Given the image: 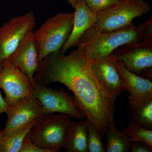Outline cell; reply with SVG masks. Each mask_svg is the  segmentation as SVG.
<instances>
[{
    "label": "cell",
    "instance_id": "obj_23",
    "mask_svg": "<svg viewBox=\"0 0 152 152\" xmlns=\"http://www.w3.org/2000/svg\"><path fill=\"white\" fill-rule=\"evenodd\" d=\"M131 152H152V148L140 142H132L130 145Z\"/></svg>",
    "mask_w": 152,
    "mask_h": 152
},
{
    "label": "cell",
    "instance_id": "obj_3",
    "mask_svg": "<svg viewBox=\"0 0 152 152\" xmlns=\"http://www.w3.org/2000/svg\"><path fill=\"white\" fill-rule=\"evenodd\" d=\"M72 118L61 113L42 115L28 133L29 140L48 152H58L63 147L67 127Z\"/></svg>",
    "mask_w": 152,
    "mask_h": 152
},
{
    "label": "cell",
    "instance_id": "obj_12",
    "mask_svg": "<svg viewBox=\"0 0 152 152\" xmlns=\"http://www.w3.org/2000/svg\"><path fill=\"white\" fill-rule=\"evenodd\" d=\"M94 70L106 90L115 96L127 91L111 55L92 60Z\"/></svg>",
    "mask_w": 152,
    "mask_h": 152
},
{
    "label": "cell",
    "instance_id": "obj_21",
    "mask_svg": "<svg viewBox=\"0 0 152 152\" xmlns=\"http://www.w3.org/2000/svg\"><path fill=\"white\" fill-rule=\"evenodd\" d=\"M88 8L97 15L116 3L119 0H83Z\"/></svg>",
    "mask_w": 152,
    "mask_h": 152
},
{
    "label": "cell",
    "instance_id": "obj_24",
    "mask_svg": "<svg viewBox=\"0 0 152 152\" xmlns=\"http://www.w3.org/2000/svg\"><path fill=\"white\" fill-rule=\"evenodd\" d=\"M3 61L0 60V70L2 66ZM8 107V106L6 103L4 99H3L1 93L0 92V114L2 113H5Z\"/></svg>",
    "mask_w": 152,
    "mask_h": 152
},
{
    "label": "cell",
    "instance_id": "obj_8",
    "mask_svg": "<svg viewBox=\"0 0 152 152\" xmlns=\"http://www.w3.org/2000/svg\"><path fill=\"white\" fill-rule=\"evenodd\" d=\"M36 26L32 12L13 18L0 28V60L7 59L22 39Z\"/></svg>",
    "mask_w": 152,
    "mask_h": 152
},
{
    "label": "cell",
    "instance_id": "obj_15",
    "mask_svg": "<svg viewBox=\"0 0 152 152\" xmlns=\"http://www.w3.org/2000/svg\"><path fill=\"white\" fill-rule=\"evenodd\" d=\"M87 120L76 122L70 121L66 130L63 147L67 152H88Z\"/></svg>",
    "mask_w": 152,
    "mask_h": 152
},
{
    "label": "cell",
    "instance_id": "obj_9",
    "mask_svg": "<svg viewBox=\"0 0 152 152\" xmlns=\"http://www.w3.org/2000/svg\"><path fill=\"white\" fill-rule=\"evenodd\" d=\"M34 81L27 74L7 59L3 61L0 70V88L5 94V101L11 106L22 98L30 96Z\"/></svg>",
    "mask_w": 152,
    "mask_h": 152
},
{
    "label": "cell",
    "instance_id": "obj_11",
    "mask_svg": "<svg viewBox=\"0 0 152 152\" xmlns=\"http://www.w3.org/2000/svg\"><path fill=\"white\" fill-rule=\"evenodd\" d=\"M39 47L31 30L20 42L7 59L14 66L27 74L34 81V74L39 65Z\"/></svg>",
    "mask_w": 152,
    "mask_h": 152
},
{
    "label": "cell",
    "instance_id": "obj_7",
    "mask_svg": "<svg viewBox=\"0 0 152 152\" xmlns=\"http://www.w3.org/2000/svg\"><path fill=\"white\" fill-rule=\"evenodd\" d=\"M111 55L128 70L140 76L142 71L152 67V37L125 44Z\"/></svg>",
    "mask_w": 152,
    "mask_h": 152
},
{
    "label": "cell",
    "instance_id": "obj_26",
    "mask_svg": "<svg viewBox=\"0 0 152 152\" xmlns=\"http://www.w3.org/2000/svg\"><path fill=\"white\" fill-rule=\"evenodd\" d=\"M3 137H4V134H3V130L0 131V152H1V142L2 140Z\"/></svg>",
    "mask_w": 152,
    "mask_h": 152
},
{
    "label": "cell",
    "instance_id": "obj_2",
    "mask_svg": "<svg viewBox=\"0 0 152 152\" xmlns=\"http://www.w3.org/2000/svg\"><path fill=\"white\" fill-rule=\"evenodd\" d=\"M152 36V18L140 26L133 24L116 31H104L89 28L80 39L77 48L92 60L111 54L115 49L127 43Z\"/></svg>",
    "mask_w": 152,
    "mask_h": 152
},
{
    "label": "cell",
    "instance_id": "obj_4",
    "mask_svg": "<svg viewBox=\"0 0 152 152\" xmlns=\"http://www.w3.org/2000/svg\"><path fill=\"white\" fill-rule=\"evenodd\" d=\"M74 17V12L58 13L34 31L39 47V64L47 55L61 48L72 32Z\"/></svg>",
    "mask_w": 152,
    "mask_h": 152
},
{
    "label": "cell",
    "instance_id": "obj_5",
    "mask_svg": "<svg viewBox=\"0 0 152 152\" xmlns=\"http://www.w3.org/2000/svg\"><path fill=\"white\" fill-rule=\"evenodd\" d=\"M151 10L144 0H119L109 8L97 14L96 29L104 31L121 29L133 24L137 18H141Z\"/></svg>",
    "mask_w": 152,
    "mask_h": 152
},
{
    "label": "cell",
    "instance_id": "obj_6",
    "mask_svg": "<svg viewBox=\"0 0 152 152\" xmlns=\"http://www.w3.org/2000/svg\"><path fill=\"white\" fill-rule=\"evenodd\" d=\"M30 94L40 103L44 114L61 113L69 114L77 119L86 118L74 96L65 91L64 88L54 90L34 83Z\"/></svg>",
    "mask_w": 152,
    "mask_h": 152
},
{
    "label": "cell",
    "instance_id": "obj_25",
    "mask_svg": "<svg viewBox=\"0 0 152 152\" xmlns=\"http://www.w3.org/2000/svg\"><path fill=\"white\" fill-rule=\"evenodd\" d=\"M66 1L70 4L71 6L73 8H75V7L80 0H66Z\"/></svg>",
    "mask_w": 152,
    "mask_h": 152
},
{
    "label": "cell",
    "instance_id": "obj_19",
    "mask_svg": "<svg viewBox=\"0 0 152 152\" xmlns=\"http://www.w3.org/2000/svg\"><path fill=\"white\" fill-rule=\"evenodd\" d=\"M121 132L131 142H140L152 148V130L129 124Z\"/></svg>",
    "mask_w": 152,
    "mask_h": 152
},
{
    "label": "cell",
    "instance_id": "obj_22",
    "mask_svg": "<svg viewBox=\"0 0 152 152\" xmlns=\"http://www.w3.org/2000/svg\"><path fill=\"white\" fill-rule=\"evenodd\" d=\"M20 152H48L45 150L40 148L32 143L27 135L24 140Z\"/></svg>",
    "mask_w": 152,
    "mask_h": 152
},
{
    "label": "cell",
    "instance_id": "obj_18",
    "mask_svg": "<svg viewBox=\"0 0 152 152\" xmlns=\"http://www.w3.org/2000/svg\"><path fill=\"white\" fill-rule=\"evenodd\" d=\"M38 118L20 128L10 134L3 137L1 142V152H20L25 137Z\"/></svg>",
    "mask_w": 152,
    "mask_h": 152
},
{
    "label": "cell",
    "instance_id": "obj_13",
    "mask_svg": "<svg viewBox=\"0 0 152 152\" xmlns=\"http://www.w3.org/2000/svg\"><path fill=\"white\" fill-rule=\"evenodd\" d=\"M112 57L128 91L129 92L127 97L129 105L152 97V82L151 80L131 72L124 67L120 61Z\"/></svg>",
    "mask_w": 152,
    "mask_h": 152
},
{
    "label": "cell",
    "instance_id": "obj_20",
    "mask_svg": "<svg viewBox=\"0 0 152 152\" xmlns=\"http://www.w3.org/2000/svg\"><path fill=\"white\" fill-rule=\"evenodd\" d=\"M88 126V152H105L103 137L92 123L86 118Z\"/></svg>",
    "mask_w": 152,
    "mask_h": 152
},
{
    "label": "cell",
    "instance_id": "obj_16",
    "mask_svg": "<svg viewBox=\"0 0 152 152\" xmlns=\"http://www.w3.org/2000/svg\"><path fill=\"white\" fill-rule=\"evenodd\" d=\"M107 142L105 144V152L129 151L131 142L124 133L118 131L114 120L108 124L105 133Z\"/></svg>",
    "mask_w": 152,
    "mask_h": 152
},
{
    "label": "cell",
    "instance_id": "obj_17",
    "mask_svg": "<svg viewBox=\"0 0 152 152\" xmlns=\"http://www.w3.org/2000/svg\"><path fill=\"white\" fill-rule=\"evenodd\" d=\"M130 106L132 115L129 124L152 130V97Z\"/></svg>",
    "mask_w": 152,
    "mask_h": 152
},
{
    "label": "cell",
    "instance_id": "obj_14",
    "mask_svg": "<svg viewBox=\"0 0 152 152\" xmlns=\"http://www.w3.org/2000/svg\"><path fill=\"white\" fill-rule=\"evenodd\" d=\"M72 29L67 39L59 51L64 55L69 49L77 46L84 33L94 25L96 15L93 13L86 5L83 0H80L75 7Z\"/></svg>",
    "mask_w": 152,
    "mask_h": 152
},
{
    "label": "cell",
    "instance_id": "obj_10",
    "mask_svg": "<svg viewBox=\"0 0 152 152\" xmlns=\"http://www.w3.org/2000/svg\"><path fill=\"white\" fill-rule=\"evenodd\" d=\"M5 113L7 121L3 130L4 137L10 134L44 114L40 103L31 95L8 106Z\"/></svg>",
    "mask_w": 152,
    "mask_h": 152
},
{
    "label": "cell",
    "instance_id": "obj_1",
    "mask_svg": "<svg viewBox=\"0 0 152 152\" xmlns=\"http://www.w3.org/2000/svg\"><path fill=\"white\" fill-rule=\"evenodd\" d=\"M34 83L48 86L58 82L72 91L86 118L103 138L108 124L114 120L117 97L101 83L93 68L92 60L78 48L67 55L59 52L47 55L39 65Z\"/></svg>",
    "mask_w": 152,
    "mask_h": 152
}]
</instances>
